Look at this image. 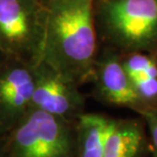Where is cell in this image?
Segmentation results:
<instances>
[{
    "instance_id": "4fadbf2b",
    "label": "cell",
    "mask_w": 157,
    "mask_h": 157,
    "mask_svg": "<svg viewBox=\"0 0 157 157\" xmlns=\"http://www.w3.org/2000/svg\"><path fill=\"white\" fill-rule=\"evenodd\" d=\"M5 58H6V56L4 53L2 52V50L0 49V67H1V64H2V62L5 60Z\"/></svg>"
},
{
    "instance_id": "277c9868",
    "label": "cell",
    "mask_w": 157,
    "mask_h": 157,
    "mask_svg": "<svg viewBox=\"0 0 157 157\" xmlns=\"http://www.w3.org/2000/svg\"><path fill=\"white\" fill-rule=\"evenodd\" d=\"M46 26L42 0H0V49L31 65L41 60Z\"/></svg>"
},
{
    "instance_id": "9c48e42d",
    "label": "cell",
    "mask_w": 157,
    "mask_h": 157,
    "mask_svg": "<svg viewBox=\"0 0 157 157\" xmlns=\"http://www.w3.org/2000/svg\"><path fill=\"white\" fill-rule=\"evenodd\" d=\"M121 63L135 92L147 108H157V58L148 53L121 54Z\"/></svg>"
},
{
    "instance_id": "5bb4252c",
    "label": "cell",
    "mask_w": 157,
    "mask_h": 157,
    "mask_svg": "<svg viewBox=\"0 0 157 157\" xmlns=\"http://www.w3.org/2000/svg\"><path fill=\"white\" fill-rule=\"evenodd\" d=\"M42 1L44 2V4H45V3H46V2H48V1H49V0H42Z\"/></svg>"
},
{
    "instance_id": "5b68a950",
    "label": "cell",
    "mask_w": 157,
    "mask_h": 157,
    "mask_svg": "<svg viewBox=\"0 0 157 157\" xmlns=\"http://www.w3.org/2000/svg\"><path fill=\"white\" fill-rule=\"evenodd\" d=\"M31 109L77 121L86 112V95L77 83L40 61L34 65Z\"/></svg>"
},
{
    "instance_id": "ba28073f",
    "label": "cell",
    "mask_w": 157,
    "mask_h": 157,
    "mask_svg": "<svg viewBox=\"0 0 157 157\" xmlns=\"http://www.w3.org/2000/svg\"><path fill=\"white\" fill-rule=\"evenodd\" d=\"M150 140L145 119L112 117L105 142L104 157H148Z\"/></svg>"
},
{
    "instance_id": "7c38bea8",
    "label": "cell",
    "mask_w": 157,
    "mask_h": 157,
    "mask_svg": "<svg viewBox=\"0 0 157 157\" xmlns=\"http://www.w3.org/2000/svg\"><path fill=\"white\" fill-rule=\"evenodd\" d=\"M0 157H8L7 153H6L4 149V146H3V142L1 139H0Z\"/></svg>"
},
{
    "instance_id": "3957f363",
    "label": "cell",
    "mask_w": 157,
    "mask_h": 157,
    "mask_svg": "<svg viewBox=\"0 0 157 157\" xmlns=\"http://www.w3.org/2000/svg\"><path fill=\"white\" fill-rule=\"evenodd\" d=\"M1 140L8 157H77V121L30 109Z\"/></svg>"
},
{
    "instance_id": "8992f818",
    "label": "cell",
    "mask_w": 157,
    "mask_h": 157,
    "mask_svg": "<svg viewBox=\"0 0 157 157\" xmlns=\"http://www.w3.org/2000/svg\"><path fill=\"white\" fill-rule=\"evenodd\" d=\"M91 95L96 101L113 107L127 108L142 117L147 108L135 92L124 65L121 53L109 47L100 46L92 78Z\"/></svg>"
},
{
    "instance_id": "7a4b0ae2",
    "label": "cell",
    "mask_w": 157,
    "mask_h": 157,
    "mask_svg": "<svg viewBox=\"0 0 157 157\" xmlns=\"http://www.w3.org/2000/svg\"><path fill=\"white\" fill-rule=\"evenodd\" d=\"M100 46L157 58V0H93Z\"/></svg>"
},
{
    "instance_id": "30bf717a",
    "label": "cell",
    "mask_w": 157,
    "mask_h": 157,
    "mask_svg": "<svg viewBox=\"0 0 157 157\" xmlns=\"http://www.w3.org/2000/svg\"><path fill=\"white\" fill-rule=\"evenodd\" d=\"M111 121L101 112H84L77 119V157H104Z\"/></svg>"
},
{
    "instance_id": "52a82bcc",
    "label": "cell",
    "mask_w": 157,
    "mask_h": 157,
    "mask_svg": "<svg viewBox=\"0 0 157 157\" xmlns=\"http://www.w3.org/2000/svg\"><path fill=\"white\" fill-rule=\"evenodd\" d=\"M34 67L6 57L0 67V139L20 124L32 105Z\"/></svg>"
},
{
    "instance_id": "6da1fadb",
    "label": "cell",
    "mask_w": 157,
    "mask_h": 157,
    "mask_svg": "<svg viewBox=\"0 0 157 157\" xmlns=\"http://www.w3.org/2000/svg\"><path fill=\"white\" fill-rule=\"evenodd\" d=\"M41 60L78 86L91 83L99 53L93 0H49Z\"/></svg>"
},
{
    "instance_id": "8fae6325",
    "label": "cell",
    "mask_w": 157,
    "mask_h": 157,
    "mask_svg": "<svg viewBox=\"0 0 157 157\" xmlns=\"http://www.w3.org/2000/svg\"><path fill=\"white\" fill-rule=\"evenodd\" d=\"M145 119L150 140V156L157 157V108L151 109L142 115Z\"/></svg>"
}]
</instances>
